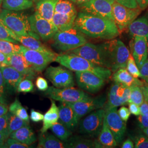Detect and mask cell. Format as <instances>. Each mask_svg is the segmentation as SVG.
I'll list each match as a JSON object with an SVG mask.
<instances>
[{"label":"cell","mask_w":148,"mask_h":148,"mask_svg":"<svg viewBox=\"0 0 148 148\" xmlns=\"http://www.w3.org/2000/svg\"><path fill=\"white\" fill-rule=\"evenodd\" d=\"M74 27L93 38L110 40L117 37L120 33L114 21L81 12L77 14Z\"/></svg>","instance_id":"cell-1"},{"label":"cell","mask_w":148,"mask_h":148,"mask_svg":"<svg viewBox=\"0 0 148 148\" xmlns=\"http://www.w3.org/2000/svg\"><path fill=\"white\" fill-rule=\"evenodd\" d=\"M55 62L73 71H88L95 74L105 81L111 75L109 69L93 63L74 53H66L57 55Z\"/></svg>","instance_id":"cell-2"},{"label":"cell","mask_w":148,"mask_h":148,"mask_svg":"<svg viewBox=\"0 0 148 148\" xmlns=\"http://www.w3.org/2000/svg\"><path fill=\"white\" fill-rule=\"evenodd\" d=\"M0 23L16 35L40 38L32 31L28 17L23 13L3 9L0 11Z\"/></svg>","instance_id":"cell-3"},{"label":"cell","mask_w":148,"mask_h":148,"mask_svg":"<svg viewBox=\"0 0 148 148\" xmlns=\"http://www.w3.org/2000/svg\"><path fill=\"white\" fill-rule=\"evenodd\" d=\"M101 46L106 53L108 69L111 72L114 73L118 69L126 68L130 53L121 41L114 38L101 44Z\"/></svg>","instance_id":"cell-4"},{"label":"cell","mask_w":148,"mask_h":148,"mask_svg":"<svg viewBox=\"0 0 148 148\" xmlns=\"http://www.w3.org/2000/svg\"><path fill=\"white\" fill-rule=\"evenodd\" d=\"M52 38L53 47L63 52L73 50L87 42L83 34L74 27L68 30L58 31Z\"/></svg>","instance_id":"cell-5"},{"label":"cell","mask_w":148,"mask_h":148,"mask_svg":"<svg viewBox=\"0 0 148 148\" xmlns=\"http://www.w3.org/2000/svg\"><path fill=\"white\" fill-rule=\"evenodd\" d=\"M86 59L93 63L108 68L105 51L101 45H95L86 42L79 47L68 51Z\"/></svg>","instance_id":"cell-6"},{"label":"cell","mask_w":148,"mask_h":148,"mask_svg":"<svg viewBox=\"0 0 148 148\" xmlns=\"http://www.w3.org/2000/svg\"><path fill=\"white\" fill-rule=\"evenodd\" d=\"M105 112V110L101 108L86 117L79 122V133L91 137H98L103 126Z\"/></svg>","instance_id":"cell-7"},{"label":"cell","mask_w":148,"mask_h":148,"mask_svg":"<svg viewBox=\"0 0 148 148\" xmlns=\"http://www.w3.org/2000/svg\"><path fill=\"white\" fill-rule=\"evenodd\" d=\"M45 95L54 101L72 103L84 100L90 97V95L82 90L72 87L58 88L49 87L45 91Z\"/></svg>","instance_id":"cell-8"},{"label":"cell","mask_w":148,"mask_h":148,"mask_svg":"<svg viewBox=\"0 0 148 148\" xmlns=\"http://www.w3.org/2000/svg\"><path fill=\"white\" fill-rule=\"evenodd\" d=\"M141 10L131 8L122 5L114 1L112 5V14L120 32H123L139 15Z\"/></svg>","instance_id":"cell-9"},{"label":"cell","mask_w":148,"mask_h":148,"mask_svg":"<svg viewBox=\"0 0 148 148\" xmlns=\"http://www.w3.org/2000/svg\"><path fill=\"white\" fill-rule=\"evenodd\" d=\"M70 70L63 66H49L47 68L45 76L55 87L64 88L75 86L74 75Z\"/></svg>","instance_id":"cell-10"},{"label":"cell","mask_w":148,"mask_h":148,"mask_svg":"<svg viewBox=\"0 0 148 148\" xmlns=\"http://www.w3.org/2000/svg\"><path fill=\"white\" fill-rule=\"evenodd\" d=\"M21 53L36 72H42L48 65L55 61L57 54L43 53L32 50L21 45Z\"/></svg>","instance_id":"cell-11"},{"label":"cell","mask_w":148,"mask_h":148,"mask_svg":"<svg viewBox=\"0 0 148 148\" xmlns=\"http://www.w3.org/2000/svg\"><path fill=\"white\" fill-rule=\"evenodd\" d=\"M28 18L32 31L44 41L52 38L58 31L52 22L43 18L36 11Z\"/></svg>","instance_id":"cell-12"},{"label":"cell","mask_w":148,"mask_h":148,"mask_svg":"<svg viewBox=\"0 0 148 148\" xmlns=\"http://www.w3.org/2000/svg\"><path fill=\"white\" fill-rule=\"evenodd\" d=\"M114 2V0H90L79 5V7L81 12L114 21L112 14Z\"/></svg>","instance_id":"cell-13"},{"label":"cell","mask_w":148,"mask_h":148,"mask_svg":"<svg viewBox=\"0 0 148 148\" xmlns=\"http://www.w3.org/2000/svg\"><path fill=\"white\" fill-rule=\"evenodd\" d=\"M106 98L104 95L95 98L89 97L84 100L70 103L73 108L78 120L85 116L87 114L95 110L103 108L105 106Z\"/></svg>","instance_id":"cell-14"},{"label":"cell","mask_w":148,"mask_h":148,"mask_svg":"<svg viewBox=\"0 0 148 148\" xmlns=\"http://www.w3.org/2000/svg\"><path fill=\"white\" fill-rule=\"evenodd\" d=\"M77 84L81 89L90 93L98 92L105 84V80L88 71H76Z\"/></svg>","instance_id":"cell-15"},{"label":"cell","mask_w":148,"mask_h":148,"mask_svg":"<svg viewBox=\"0 0 148 148\" xmlns=\"http://www.w3.org/2000/svg\"><path fill=\"white\" fill-rule=\"evenodd\" d=\"M104 119L117 143L120 144L125 136L126 122L123 121L119 115L117 108H113L106 110Z\"/></svg>","instance_id":"cell-16"},{"label":"cell","mask_w":148,"mask_h":148,"mask_svg":"<svg viewBox=\"0 0 148 148\" xmlns=\"http://www.w3.org/2000/svg\"><path fill=\"white\" fill-rule=\"evenodd\" d=\"M7 64L23 75L25 78L32 79L35 76L36 71L21 53L7 56Z\"/></svg>","instance_id":"cell-17"},{"label":"cell","mask_w":148,"mask_h":148,"mask_svg":"<svg viewBox=\"0 0 148 148\" xmlns=\"http://www.w3.org/2000/svg\"><path fill=\"white\" fill-rule=\"evenodd\" d=\"M0 69L5 81L6 90L11 94L16 93L19 84L25 76L10 65L1 66Z\"/></svg>","instance_id":"cell-18"},{"label":"cell","mask_w":148,"mask_h":148,"mask_svg":"<svg viewBox=\"0 0 148 148\" xmlns=\"http://www.w3.org/2000/svg\"><path fill=\"white\" fill-rule=\"evenodd\" d=\"M58 108V121L69 130L73 131L77 126L79 121L73 108L69 103L66 102H61Z\"/></svg>","instance_id":"cell-19"},{"label":"cell","mask_w":148,"mask_h":148,"mask_svg":"<svg viewBox=\"0 0 148 148\" xmlns=\"http://www.w3.org/2000/svg\"><path fill=\"white\" fill-rule=\"evenodd\" d=\"M132 56L140 69L148 57V43L145 37H134Z\"/></svg>","instance_id":"cell-20"},{"label":"cell","mask_w":148,"mask_h":148,"mask_svg":"<svg viewBox=\"0 0 148 148\" xmlns=\"http://www.w3.org/2000/svg\"><path fill=\"white\" fill-rule=\"evenodd\" d=\"M9 31L12 37L18 42L21 43L23 46L28 49L37 51L43 53L55 54L52 51L43 45L38 39L35 37H32L30 36L18 35L10 30H9Z\"/></svg>","instance_id":"cell-21"},{"label":"cell","mask_w":148,"mask_h":148,"mask_svg":"<svg viewBox=\"0 0 148 148\" xmlns=\"http://www.w3.org/2000/svg\"><path fill=\"white\" fill-rule=\"evenodd\" d=\"M126 86L114 82L111 86L103 109L106 110L122 106V98Z\"/></svg>","instance_id":"cell-22"},{"label":"cell","mask_w":148,"mask_h":148,"mask_svg":"<svg viewBox=\"0 0 148 148\" xmlns=\"http://www.w3.org/2000/svg\"><path fill=\"white\" fill-rule=\"evenodd\" d=\"M112 79L114 82L120 84L128 87L134 86H142L143 85V82L130 74L126 68L118 69L112 75Z\"/></svg>","instance_id":"cell-23"},{"label":"cell","mask_w":148,"mask_h":148,"mask_svg":"<svg viewBox=\"0 0 148 148\" xmlns=\"http://www.w3.org/2000/svg\"><path fill=\"white\" fill-rule=\"evenodd\" d=\"M38 148H68L65 142L60 140L54 134L49 133H41L38 137Z\"/></svg>","instance_id":"cell-24"},{"label":"cell","mask_w":148,"mask_h":148,"mask_svg":"<svg viewBox=\"0 0 148 148\" xmlns=\"http://www.w3.org/2000/svg\"><path fill=\"white\" fill-rule=\"evenodd\" d=\"M128 27L131 36L145 37L148 45V19L145 16L135 19Z\"/></svg>","instance_id":"cell-25"},{"label":"cell","mask_w":148,"mask_h":148,"mask_svg":"<svg viewBox=\"0 0 148 148\" xmlns=\"http://www.w3.org/2000/svg\"><path fill=\"white\" fill-rule=\"evenodd\" d=\"M9 137L14 139L21 143L30 145L35 143L37 138L29 125L21 127L16 131L12 133Z\"/></svg>","instance_id":"cell-26"},{"label":"cell","mask_w":148,"mask_h":148,"mask_svg":"<svg viewBox=\"0 0 148 148\" xmlns=\"http://www.w3.org/2000/svg\"><path fill=\"white\" fill-rule=\"evenodd\" d=\"M58 107L56 105L55 101L51 99V106L44 115L43 126L41 129V132H47L55 123L58 121Z\"/></svg>","instance_id":"cell-27"},{"label":"cell","mask_w":148,"mask_h":148,"mask_svg":"<svg viewBox=\"0 0 148 148\" xmlns=\"http://www.w3.org/2000/svg\"><path fill=\"white\" fill-rule=\"evenodd\" d=\"M58 0H40L36 5V12L43 17L52 23L55 7Z\"/></svg>","instance_id":"cell-28"},{"label":"cell","mask_w":148,"mask_h":148,"mask_svg":"<svg viewBox=\"0 0 148 148\" xmlns=\"http://www.w3.org/2000/svg\"><path fill=\"white\" fill-rule=\"evenodd\" d=\"M68 148H103L98 140H92L86 138L74 136L65 141Z\"/></svg>","instance_id":"cell-29"},{"label":"cell","mask_w":148,"mask_h":148,"mask_svg":"<svg viewBox=\"0 0 148 148\" xmlns=\"http://www.w3.org/2000/svg\"><path fill=\"white\" fill-rule=\"evenodd\" d=\"M77 16H71L54 13L52 23L58 31H65L72 28Z\"/></svg>","instance_id":"cell-30"},{"label":"cell","mask_w":148,"mask_h":148,"mask_svg":"<svg viewBox=\"0 0 148 148\" xmlns=\"http://www.w3.org/2000/svg\"><path fill=\"white\" fill-rule=\"evenodd\" d=\"M98 137V141L103 148H115L117 145L112 133L106 124L105 119H104L103 126Z\"/></svg>","instance_id":"cell-31"},{"label":"cell","mask_w":148,"mask_h":148,"mask_svg":"<svg viewBox=\"0 0 148 148\" xmlns=\"http://www.w3.org/2000/svg\"><path fill=\"white\" fill-rule=\"evenodd\" d=\"M32 4L31 0H3L2 7L3 9L17 12L30 8Z\"/></svg>","instance_id":"cell-32"},{"label":"cell","mask_w":148,"mask_h":148,"mask_svg":"<svg viewBox=\"0 0 148 148\" xmlns=\"http://www.w3.org/2000/svg\"><path fill=\"white\" fill-rule=\"evenodd\" d=\"M54 13L71 16L77 15L75 5L69 0H58L55 7Z\"/></svg>","instance_id":"cell-33"},{"label":"cell","mask_w":148,"mask_h":148,"mask_svg":"<svg viewBox=\"0 0 148 148\" xmlns=\"http://www.w3.org/2000/svg\"><path fill=\"white\" fill-rule=\"evenodd\" d=\"M8 131L9 135L21 127L29 125V122L26 121L16 115L8 112Z\"/></svg>","instance_id":"cell-34"},{"label":"cell","mask_w":148,"mask_h":148,"mask_svg":"<svg viewBox=\"0 0 148 148\" xmlns=\"http://www.w3.org/2000/svg\"><path fill=\"white\" fill-rule=\"evenodd\" d=\"M50 129L56 137L64 142L66 141L72 135V131L59 121L55 123Z\"/></svg>","instance_id":"cell-35"},{"label":"cell","mask_w":148,"mask_h":148,"mask_svg":"<svg viewBox=\"0 0 148 148\" xmlns=\"http://www.w3.org/2000/svg\"><path fill=\"white\" fill-rule=\"evenodd\" d=\"M8 111L21 119L29 122V117L26 109L23 106L21 103L17 98L10 105Z\"/></svg>","instance_id":"cell-36"},{"label":"cell","mask_w":148,"mask_h":148,"mask_svg":"<svg viewBox=\"0 0 148 148\" xmlns=\"http://www.w3.org/2000/svg\"><path fill=\"white\" fill-rule=\"evenodd\" d=\"M21 45L10 41L0 40V52L9 56L14 53H21Z\"/></svg>","instance_id":"cell-37"},{"label":"cell","mask_w":148,"mask_h":148,"mask_svg":"<svg viewBox=\"0 0 148 148\" xmlns=\"http://www.w3.org/2000/svg\"><path fill=\"white\" fill-rule=\"evenodd\" d=\"M130 96L128 101V103H133L138 106H140L144 101V98L142 90L140 86H134L130 87Z\"/></svg>","instance_id":"cell-38"},{"label":"cell","mask_w":148,"mask_h":148,"mask_svg":"<svg viewBox=\"0 0 148 148\" xmlns=\"http://www.w3.org/2000/svg\"><path fill=\"white\" fill-rule=\"evenodd\" d=\"M126 69L129 73L132 75L134 77H140L141 75L139 69L138 68L137 65L132 55L131 54L127 60Z\"/></svg>","instance_id":"cell-39"},{"label":"cell","mask_w":148,"mask_h":148,"mask_svg":"<svg viewBox=\"0 0 148 148\" xmlns=\"http://www.w3.org/2000/svg\"><path fill=\"white\" fill-rule=\"evenodd\" d=\"M34 90V85L32 79L24 78L19 84L17 88V92L18 93H30L32 92Z\"/></svg>","instance_id":"cell-40"},{"label":"cell","mask_w":148,"mask_h":148,"mask_svg":"<svg viewBox=\"0 0 148 148\" xmlns=\"http://www.w3.org/2000/svg\"><path fill=\"white\" fill-rule=\"evenodd\" d=\"M136 148H148V137L144 133L138 134L133 138Z\"/></svg>","instance_id":"cell-41"},{"label":"cell","mask_w":148,"mask_h":148,"mask_svg":"<svg viewBox=\"0 0 148 148\" xmlns=\"http://www.w3.org/2000/svg\"><path fill=\"white\" fill-rule=\"evenodd\" d=\"M0 40H5L11 42L18 43V42L11 36L9 29L0 23Z\"/></svg>","instance_id":"cell-42"},{"label":"cell","mask_w":148,"mask_h":148,"mask_svg":"<svg viewBox=\"0 0 148 148\" xmlns=\"http://www.w3.org/2000/svg\"><path fill=\"white\" fill-rule=\"evenodd\" d=\"M29 146L21 143L14 139L8 137L3 144V148H28Z\"/></svg>","instance_id":"cell-43"},{"label":"cell","mask_w":148,"mask_h":148,"mask_svg":"<svg viewBox=\"0 0 148 148\" xmlns=\"http://www.w3.org/2000/svg\"><path fill=\"white\" fill-rule=\"evenodd\" d=\"M0 132L4 134L8 138L10 136L8 131V116L7 114L0 116Z\"/></svg>","instance_id":"cell-44"},{"label":"cell","mask_w":148,"mask_h":148,"mask_svg":"<svg viewBox=\"0 0 148 148\" xmlns=\"http://www.w3.org/2000/svg\"><path fill=\"white\" fill-rule=\"evenodd\" d=\"M35 84L37 89L41 91H46L48 88L47 80L41 76L38 77L36 79Z\"/></svg>","instance_id":"cell-45"},{"label":"cell","mask_w":148,"mask_h":148,"mask_svg":"<svg viewBox=\"0 0 148 148\" xmlns=\"http://www.w3.org/2000/svg\"><path fill=\"white\" fill-rule=\"evenodd\" d=\"M6 91L5 81L0 69V101L5 102Z\"/></svg>","instance_id":"cell-46"},{"label":"cell","mask_w":148,"mask_h":148,"mask_svg":"<svg viewBox=\"0 0 148 148\" xmlns=\"http://www.w3.org/2000/svg\"><path fill=\"white\" fill-rule=\"evenodd\" d=\"M118 114L123 121L126 122L131 115V112L126 107L122 106L117 111Z\"/></svg>","instance_id":"cell-47"},{"label":"cell","mask_w":148,"mask_h":148,"mask_svg":"<svg viewBox=\"0 0 148 148\" xmlns=\"http://www.w3.org/2000/svg\"><path fill=\"white\" fill-rule=\"evenodd\" d=\"M139 70L141 75L140 77L148 84V57L139 69Z\"/></svg>","instance_id":"cell-48"},{"label":"cell","mask_w":148,"mask_h":148,"mask_svg":"<svg viewBox=\"0 0 148 148\" xmlns=\"http://www.w3.org/2000/svg\"><path fill=\"white\" fill-rule=\"evenodd\" d=\"M122 5L131 8H138V5L136 0H114Z\"/></svg>","instance_id":"cell-49"},{"label":"cell","mask_w":148,"mask_h":148,"mask_svg":"<svg viewBox=\"0 0 148 148\" xmlns=\"http://www.w3.org/2000/svg\"><path fill=\"white\" fill-rule=\"evenodd\" d=\"M44 115L39 111H36L34 109H32L30 112V119L35 122L43 121Z\"/></svg>","instance_id":"cell-50"},{"label":"cell","mask_w":148,"mask_h":148,"mask_svg":"<svg viewBox=\"0 0 148 148\" xmlns=\"http://www.w3.org/2000/svg\"><path fill=\"white\" fill-rule=\"evenodd\" d=\"M129 104V110L130 111L131 114H132L133 115L138 116L140 115V106L137 104L133 103H128Z\"/></svg>","instance_id":"cell-51"},{"label":"cell","mask_w":148,"mask_h":148,"mask_svg":"<svg viewBox=\"0 0 148 148\" xmlns=\"http://www.w3.org/2000/svg\"><path fill=\"white\" fill-rule=\"evenodd\" d=\"M137 120L141 128H148V116L139 115L137 116Z\"/></svg>","instance_id":"cell-52"},{"label":"cell","mask_w":148,"mask_h":148,"mask_svg":"<svg viewBox=\"0 0 148 148\" xmlns=\"http://www.w3.org/2000/svg\"><path fill=\"white\" fill-rule=\"evenodd\" d=\"M139 106H140V115L148 116V102L145 100H144Z\"/></svg>","instance_id":"cell-53"},{"label":"cell","mask_w":148,"mask_h":148,"mask_svg":"<svg viewBox=\"0 0 148 148\" xmlns=\"http://www.w3.org/2000/svg\"><path fill=\"white\" fill-rule=\"evenodd\" d=\"M8 112V108L6 103L0 101V116L5 115Z\"/></svg>","instance_id":"cell-54"},{"label":"cell","mask_w":148,"mask_h":148,"mask_svg":"<svg viewBox=\"0 0 148 148\" xmlns=\"http://www.w3.org/2000/svg\"><path fill=\"white\" fill-rule=\"evenodd\" d=\"M143 92L144 100L147 101L148 103V84L146 82H143V85L140 86Z\"/></svg>","instance_id":"cell-55"},{"label":"cell","mask_w":148,"mask_h":148,"mask_svg":"<svg viewBox=\"0 0 148 148\" xmlns=\"http://www.w3.org/2000/svg\"><path fill=\"white\" fill-rule=\"evenodd\" d=\"M136 1L141 10H144L148 6V0H136Z\"/></svg>","instance_id":"cell-56"},{"label":"cell","mask_w":148,"mask_h":148,"mask_svg":"<svg viewBox=\"0 0 148 148\" xmlns=\"http://www.w3.org/2000/svg\"><path fill=\"white\" fill-rule=\"evenodd\" d=\"M122 148H134V144L132 140L130 139H127L124 142L122 145Z\"/></svg>","instance_id":"cell-57"},{"label":"cell","mask_w":148,"mask_h":148,"mask_svg":"<svg viewBox=\"0 0 148 148\" xmlns=\"http://www.w3.org/2000/svg\"><path fill=\"white\" fill-rule=\"evenodd\" d=\"M7 64V56L0 52V66H5Z\"/></svg>","instance_id":"cell-58"},{"label":"cell","mask_w":148,"mask_h":148,"mask_svg":"<svg viewBox=\"0 0 148 148\" xmlns=\"http://www.w3.org/2000/svg\"><path fill=\"white\" fill-rule=\"evenodd\" d=\"M8 137L4 134L0 132V143L4 144Z\"/></svg>","instance_id":"cell-59"},{"label":"cell","mask_w":148,"mask_h":148,"mask_svg":"<svg viewBox=\"0 0 148 148\" xmlns=\"http://www.w3.org/2000/svg\"><path fill=\"white\" fill-rule=\"evenodd\" d=\"M69 1L72 2H74L75 3H76V4H78V5H80V4L84 3L86 2H88V1H89L90 0H69Z\"/></svg>","instance_id":"cell-60"},{"label":"cell","mask_w":148,"mask_h":148,"mask_svg":"<svg viewBox=\"0 0 148 148\" xmlns=\"http://www.w3.org/2000/svg\"><path fill=\"white\" fill-rule=\"evenodd\" d=\"M143 131L144 133L148 137V128H143Z\"/></svg>","instance_id":"cell-61"},{"label":"cell","mask_w":148,"mask_h":148,"mask_svg":"<svg viewBox=\"0 0 148 148\" xmlns=\"http://www.w3.org/2000/svg\"><path fill=\"white\" fill-rule=\"evenodd\" d=\"M3 144H2V143H0V148H3Z\"/></svg>","instance_id":"cell-62"},{"label":"cell","mask_w":148,"mask_h":148,"mask_svg":"<svg viewBox=\"0 0 148 148\" xmlns=\"http://www.w3.org/2000/svg\"><path fill=\"white\" fill-rule=\"evenodd\" d=\"M2 1H3V0H0V5H1V4L2 3Z\"/></svg>","instance_id":"cell-63"},{"label":"cell","mask_w":148,"mask_h":148,"mask_svg":"<svg viewBox=\"0 0 148 148\" xmlns=\"http://www.w3.org/2000/svg\"><path fill=\"white\" fill-rule=\"evenodd\" d=\"M31 1H32V0H31Z\"/></svg>","instance_id":"cell-64"}]
</instances>
